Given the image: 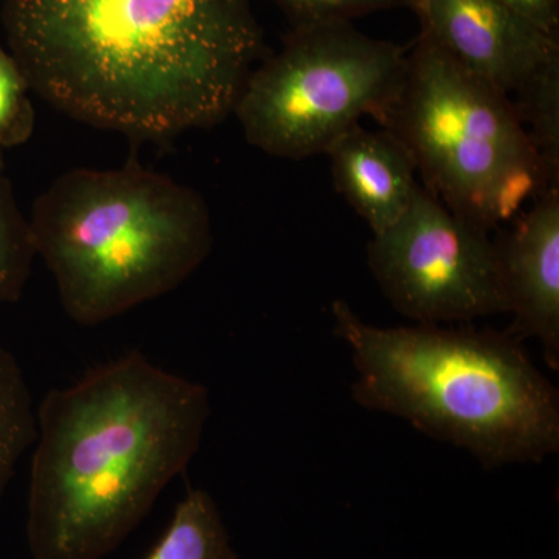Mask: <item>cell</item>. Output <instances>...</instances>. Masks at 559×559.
Here are the masks:
<instances>
[{
  "label": "cell",
  "mask_w": 559,
  "mask_h": 559,
  "mask_svg": "<svg viewBox=\"0 0 559 559\" xmlns=\"http://www.w3.org/2000/svg\"><path fill=\"white\" fill-rule=\"evenodd\" d=\"M380 124L409 150L423 187L489 234L559 189L510 98L426 33L407 49L403 83Z\"/></svg>",
  "instance_id": "5"
},
{
  "label": "cell",
  "mask_w": 559,
  "mask_h": 559,
  "mask_svg": "<svg viewBox=\"0 0 559 559\" xmlns=\"http://www.w3.org/2000/svg\"><path fill=\"white\" fill-rule=\"evenodd\" d=\"M0 167H3L2 153H0Z\"/></svg>",
  "instance_id": "18"
},
{
  "label": "cell",
  "mask_w": 559,
  "mask_h": 559,
  "mask_svg": "<svg viewBox=\"0 0 559 559\" xmlns=\"http://www.w3.org/2000/svg\"><path fill=\"white\" fill-rule=\"evenodd\" d=\"M510 100L547 175L559 183V58L539 69Z\"/></svg>",
  "instance_id": "13"
},
{
  "label": "cell",
  "mask_w": 559,
  "mask_h": 559,
  "mask_svg": "<svg viewBox=\"0 0 559 559\" xmlns=\"http://www.w3.org/2000/svg\"><path fill=\"white\" fill-rule=\"evenodd\" d=\"M31 91L20 64L0 47V153L32 138L35 109Z\"/></svg>",
  "instance_id": "15"
},
{
  "label": "cell",
  "mask_w": 559,
  "mask_h": 559,
  "mask_svg": "<svg viewBox=\"0 0 559 559\" xmlns=\"http://www.w3.org/2000/svg\"><path fill=\"white\" fill-rule=\"evenodd\" d=\"M35 257L31 223L21 212L13 187L0 167V304L21 299Z\"/></svg>",
  "instance_id": "14"
},
{
  "label": "cell",
  "mask_w": 559,
  "mask_h": 559,
  "mask_svg": "<svg viewBox=\"0 0 559 559\" xmlns=\"http://www.w3.org/2000/svg\"><path fill=\"white\" fill-rule=\"evenodd\" d=\"M209 390L139 349L50 390L28 488L33 559H103L200 451Z\"/></svg>",
  "instance_id": "2"
},
{
  "label": "cell",
  "mask_w": 559,
  "mask_h": 559,
  "mask_svg": "<svg viewBox=\"0 0 559 559\" xmlns=\"http://www.w3.org/2000/svg\"><path fill=\"white\" fill-rule=\"evenodd\" d=\"M406 68L407 49L352 22L300 25L249 73L234 114L253 148L308 159L325 154L364 117L380 121Z\"/></svg>",
  "instance_id": "6"
},
{
  "label": "cell",
  "mask_w": 559,
  "mask_h": 559,
  "mask_svg": "<svg viewBox=\"0 0 559 559\" xmlns=\"http://www.w3.org/2000/svg\"><path fill=\"white\" fill-rule=\"evenodd\" d=\"M293 22L300 25L352 22L355 17L393 9H411L414 0H271Z\"/></svg>",
  "instance_id": "16"
},
{
  "label": "cell",
  "mask_w": 559,
  "mask_h": 559,
  "mask_svg": "<svg viewBox=\"0 0 559 559\" xmlns=\"http://www.w3.org/2000/svg\"><path fill=\"white\" fill-rule=\"evenodd\" d=\"M495 240L503 289L513 316L507 333L536 340L551 370H559V189L530 202V209L498 230Z\"/></svg>",
  "instance_id": "9"
},
{
  "label": "cell",
  "mask_w": 559,
  "mask_h": 559,
  "mask_svg": "<svg viewBox=\"0 0 559 559\" xmlns=\"http://www.w3.org/2000/svg\"><path fill=\"white\" fill-rule=\"evenodd\" d=\"M411 10L418 16L419 32L509 98L559 58L557 36L498 0H414Z\"/></svg>",
  "instance_id": "8"
},
{
  "label": "cell",
  "mask_w": 559,
  "mask_h": 559,
  "mask_svg": "<svg viewBox=\"0 0 559 559\" xmlns=\"http://www.w3.org/2000/svg\"><path fill=\"white\" fill-rule=\"evenodd\" d=\"M367 264L389 304L421 325L509 314L491 234L423 186L404 215L373 235Z\"/></svg>",
  "instance_id": "7"
},
{
  "label": "cell",
  "mask_w": 559,
  "mask_h": 559,
  "mask_svg": "<svg viewBox=\"0 0 559 559\" xmlns=\"http://www.w3.org/2000/svg\"><path fill=\"white\" fill-rule=\"evenodd\" d=\"M28 223L66 314L84 326L179 288L213 245L204 198L134 162L64 173Z\"/></svg>",
  "instance_id": "4"
},
{
  "label": "cell",
  "mask_w": 559,
  "mask_h": 559,
  "mask_svg": "<svg viewBox=\"0 0 559 559\" xmlns=\"http://www.w3.org/2000/svg\"><path fill=\"white\" fill-rule=\"evenodd\" d=\"M334 189L378 235L409 207L419 183L409 150L389 130L349 128L326 150Z\"/></svg>",
  "instance_id": "10"
},
{
  "label": "cell",
  "mask_w": 559,
  "mask_h": 559,
  "mask_svg": "<svg viewBox=\"0 0 559 559\" xmlns=\"http://www.w3.org/2000/svg\"><path fill=\"white\" fill-rule=\"evenodd\" d=\"M2 21L32 91L139 140L226 119L264 47L252 0H3Z\"/></svg>",
  "instance_id": "1"
},
{
  "label": "cell",
  "mask_w": 559,
  "mask_h": 559,
  "mask_svg": "<svg viewBox=\"0 0 559 559\" xmlns=\"http://www.w3.org/2000/svg\"><path fill=\"white\" fill-rule=\"evenodd\" d=\"M36 436L38 419L31 388L13 353L0 345V502Z\"/></svg>",
  "instance_id": "12"
},
{
  "label": "cell",
  "mask_w": 559,
  "mask_h": 559,
  "mask_svg": "<svg viewBox=\"0 0 559 559\" xmlns=\"http://www.w3.org/2000/svg\"><path fill=\"white\" fill-rule=\"evenodd\" d=\"M358 380L353 400L407 419L487 469L540 463L559 450V392L507 331L421 325L381 329L347 301L331 305Z\"/></svg>",
  "instance_id": "3"
},
{
  "label": "cell",
  "mask_w": 559,
  "mask_h": 559,
  "mask_svg": "<svg viewBox=\"0 0 559 559\" xmlns=\"http://www.w3.org/2000/svg\"><path fill=\"white\" fill-rule=\"evenodd\" d=\"M145 559H237L218 507L205 489H187Z\"/></svg>",
  "instance_id": "11"
},
{
  "label": "cell",
  "mask_w": 559,
  "mask_h": 559,
  "mask_svg": "<svg viewBox=\"0 0 559 559\" xmlns=\"http://www.w3.org/2000/svg\"><path fill=\"white\" fill-rule=\"evenodd\" d=\"M530 24L559 38V0H498Z\"/></svg>",
  "instance_id": "17"
}]
</instances>
